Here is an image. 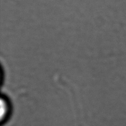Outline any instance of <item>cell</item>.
I'll return each mask as SVG.
<instances>
[{"mask_svg":"<svg viewBox=\"0 0 126 126\" xmlns=\"http://www.w3.org/2000/svg\"><path fill=\"white\" fill-rule=\"evenodd\" d=\"M9 111L8 102L6 99L2 98L1 102V122L6 120Z\"/></svg>","mask_w":126,"mask_h":126,"instance_id":"cell-1","label":"cell"}]
</instances>
